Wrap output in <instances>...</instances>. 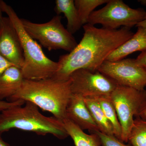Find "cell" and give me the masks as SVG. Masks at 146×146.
I'll use <instances>...</instances> for the list:
<instances>
[{"instance_id":"26","label":"cell","mask_w":146,"mask_h":146,"mask_svg":"<svg viewBox=\"0 0 146 146\" xmlns=\"http://www.w3.org/2000/svg\"><path fill=\"white\" fill-rule=\"evenodd\" d=\"M0 146H10V145L3 140L0 136Z\"/></svg>"},{"instance_id":"20","label":"cell","mask_w":146,"mask_h":146,"mask_svg":"<svg viewBox=\"0 0 146 146\" xmlns=\"http://www.w3.org/2000/svg\"><path fill=\"white\" fill-rule=\"evenodd\" d=\"M94 133H96L99 136L102 146H132L129 144L127 145L125 144L115 136L106 135L100 131H96Z\"/></svg>"},{"instance_id":"28","label":"cell","mask_w":146,"mask_h":146,"mask_svg":"<svg viewBox=\"0 0 146 146\" xmlns=\"http://www.w3.org/2000/svg\"><path fill=\"white\" fill-rule=\"evenodd\" d=\"M142 5L146 6V0H140L138 1Z\"/></svg>"},{"instance_id":"27","label":"cell","mask_w":146,"mask_h":146,"mask_svg":"<svg viewBox=\"0 0 146 146\" xmlns=\"http://www.w3.org/2000/svg\"><path fill=\"white\" fill-rule=\"evenodd\" d=\"M2 11H1V8H0V30H1L2 25L3 18V17L2 14Z\"/></svg>"},{"instance_id":"10","label":"cell","mask_w":146,"mask_h":146,"mask_svg":"<svg viewBox=\"0 0 146 146\" xmlns=\"http://www.w3.org/2000/svg\"><path fill=\"white\" fill-rule=\"evenodd\" d=\"M0 54L21 69L23 65L24 57L21 41L8 17L3 18L0 30Z\"/></svg>"},{"instance_id":"13","label":"cell","mask_w":146,"mask_h":146,"mask_svg":"<svg viewBox=\"0 0 146 146\" xmlns=\"http://www.w3.org/2000/svg\"><path fill=\"white\" fill-rule=\"evenodd\" d=\"M24 79L21 68L13 66L7 69L0 77L1 100L13 96L20 88Z\"/></svg>"},{"instance_id":"11","label":"cell","mask_w":146,"mask_h":146,"mask_svg":"<svg viewBox=\"0 0 146 146\" xmlns=\"http://www.w3.org/2000/svg\"><path fill=\"white\" fill-rule=\"evenodd\" d=\"M66 117L82 130H88L91 133L99 131L80 95L72 94L66 108Z\"/></svg>"},{"instance_id":"9","label":"cell","mask_w":146,"mask_h":146,"mask_svg":"<svg viewBox=\"0 0 146 146\" xmlns=\"http://www.w3.org/2000/svg\"><path fill=\"white\" fill-rule=\"evenodd\" d=\"M72 94L83 97L110 96L118 84L99 71L79 69L70 77Z\"/></svg>"},{"instance_id":"21","label":"cell","mask_w":146,"mask_h":146,"mask_svg":"<svg viewBox=\"0 0 146 146\" xmlns=\"http://www.w3.org/2000/svg\"><path fill=\"white\" fill-rule=\"evenodd\" d=\"M25 102L23 100L9 102L5 101L3 100H0V112L14 106L23 105Z\"/></svg>"},{"instance_id":"17","label":"cell","mask_w":146,"mask_h":146,"mask_svg":"<svg viewBox=\"0 0 146 146\" xmlns=\"http://www.w3.org/2000/svg\"><path fill=\"white\" fill-rule=\"evenodd\" d=\"M95 97L98 102L105 115L113 127L114 136L121 140V127L115 106L110 99V96H102Z\"/></svg>"},{"instance_id":"22","label":"cell","mask_w":146,"mask_h":146,"mask_svg":"<svg viewBox=\"0 0 146 146\" xmlns=\"http://www.w3.org/2000/svg\"><path fill=\"white\" fill-rule=\"evenodd\" d=\"M13 65H15L11 63L1 55L0 54V77L3 74V73L5 72L7 69Z\"/></svg>"},{"instance_id":"5","label":"cell","mask_w":146,"mask_h":146,"mask_svg":"<svg viewBox=\"0 0 146 146\" xmlns=\"http://www.w3.org/2000/svg\"><path fill=\"white\" fill-rule=\"evenodd\" d=\"M61 18L60 15H56L49 22L42 24L23 18L21 21L29 35L49 50L62 49L70 52L78 44L72 35L62 25Z\"/></svg>"},{"instance_id":"19","label":"cell","mask_w":146,"mask_h":146,"mask_svg":"<svg viewBox=\"0 0 146 146\" xmlns=\"http://www.w3.org/2000/svg\"><path fill=\"white\" fill-rule=\"evenodd\" d=\"M109 0H75V5L78 12L82 23L84 25L88 23L91 13L98 7L107 3Z\"/></svg>"},{"instance_id":"7","label":"cell","mask_w":146,"mask_h":146,"mask_svg":"<svg viewBox=\"0 0 146 146\" xmlns=\"http://www.w3.org/2000/svg\"><path fill=\"white\" fill-rule=\"evenodd\" d=\"M146 13L142 9L131 8L121 0H109L104 7L91 13L87 23L100 24L108 29H131L143 20Z\"/></svg>"},{"instance_id":"1","label":"cell","mask_w":146,"mask_h":146,"mask_svg":"<svg viewBox=\"0 0 146 146\" xmlns=\"http://www.w3.org/2000/svg\"><path fill=\"white\" fill-rule=\"evenodd\" d=\"M83 27L82 39L72 52L60 56L58 69L51 78L67 81L79 69L98 71L108 56L134 34L128 28L111 30L88 23Z\"/></svg>"},{"instance_id":"8","label":"cell","mask_w":146,"mask_h":146,"mask_svg":"<svg viewBox=\"0 0 146 146\" xmlns=\"http://www.w3.org/2000/svg\"><path fill=\"white\" fill-rule=\"evenodd\" d=\"M98 71L112 79L118 85L138 90H145L146 87V70L138 65L136 59L105 60Z\"/></svg>"},{"instance_id":"15","label":"cell","mask_w":146,"mask_h":146,"mask_svg":"<svg viewBox=\"0 0 146 146\" xmlns=\"http://www.w3.org/2000/svg\"><path fill=\"white\" fill-rule=\"evenodd\" d=\"M63 123L68 136L72 139L75 146H102L100 139L96 133L87 134L67 118Z\"/></svg>"},{"instance_id":"12","label":"cell","mask_w":146,"mask_h":146,"mask_svg":"<svg viewBox=\"0 0 146 146\" xmlns=\"http://www.w3.org/2000/svg\"><path fill=\"white\" fill-rule=\"evenodd\" d=\"M137 28L136 33L112 52L106 60L117 61L136 52L146 50V29L141 27Z\"/></svg>"},{"instance_id":"18","label":"cell","mask_w":146,"mask_h":146,"mask_svg":"<svg viewBox=\"0 0 146 146\" xmlns=\"http://www.w3.org/2000/svg\"><path fill=\"white\" fill-rule=\"evenodd\" d=\"M128 142L132 146H146V120L135 117Z\"/></svg>"},{"instance_id":"2","label":"cell","mask_w":146,"mask_h":146,"mask_svg":"<svg viewBox=\"0 0 146 146\" xmlns=\"http://www.w3.org/2000/svg\"><path fill=\"white\" fill-rule=\"evenodd\" d=\"M72 95L70 80L61 81L52 78L40 80L24 79L9 102L23 100L33 103L63 123L67 118L66 108Z\"/></svg>"},{"instance_id":"14","label":"cell","mask_w":146,"mask_h":146,"mask_svg":"<svg viewBox=\"0 0 146 146\" xmlns=\"http://www.w3.org/2000/svg\"><path fill=\"white\" fill-rule=\"evenodd\" d=\"M54 10L57 15L63 13L67 20V29L73 35L83 26L73 0H56Z\"/></svg>"},{"instance_id":"23","label":"cell","mask_w":146,"mask_h":146,"mask_svg":"<svg viewBox=\"0 0 146 146\" xmlns=\"http://www.w3.org/2000/svg\"><path fill=\"white\" fill-rule=\"evenodd\" d=\"M137 63L146 70V50L141 52L136 59Z\"/></svg>"},{"instance_id":"6","label":"cell","mask_w":146,"mask_h":146,"mask_svg":"<svg viewBox=\"0 0 146 146\" xmlns=\"http://www.w3.org/2000/svg\"><path fill=\"white\" fill-rule=\"evenodd\" d=\"M110 97L121 127V140L127 143L134 117H138L146 104V90H138L118 85Z\"/></svg>"},{"instance_id":"24","label":"cell","mask_w":146,"mask_h":146,"mask_svg":"<svg viewBox=\"0 0 146 146\" xmlns=\"http://www.w3.org/2000/svg\"><path fill=\"white\" fill-rule=\"evenodd\" d=\"M138 117H140L143 119L146 120V103L141 109L140 113L138 114Z\"/></svg>"},{"instance_id":"3","label":"cell","mask_w":146,"mask_h":146,"mask_svg":"<svg viewBox=\"0 0 146 146\" xmlns=\"http://www.w3.org/2000/svg\"><path fill=\"white\" fill-rule=\"evenodd\" d=\"M25 106L11 108L0 113V136L13 129L34 132L39 135L48 134L59 139L68 135L62 122L54 117H46L33 103L26 102Z\"/></svg>"},{"instance_id":"4","label":"cell","mask_w":146,"mask_h":146,"mask_svg":"<svg viewBox=\"0 0 146 146\" xmlns=\"http://www.w3.org/2000/svg\"><path fill=\"white\" fill-rule=\"evenodd\" d=\"M0 8L10 19L21 41L24 57L21 68L25 79L40 80L52 78L58 69V62L46 56L42 48L29 35L12 7L0 0Z\"/></svg>"},{"instance_id":"16","label":"cell","mask_w":146,"mask_h":146,"mask_svg":"<svg viewBox=\"0 0 146 146\" xmlns=\"http://www.w3.org/2000/svg\"><path fill=\"white\" fill-rule=\"evenodd\" d=\"M83 98L84 102L100 132L106 135L114 136L113 127L103 112L96 97H86Z\"/></svg>"},{"instance_id":"25","label":"cell","mask_w":146,"mask_h":146,"mask_svg":"<svg viewBox=\"0 0 146 146\" xmlns=\"http://www.w3.org/2000/svg\"><path fill=\"white\" fill-rule=\"evenodd\" d=\"M136 27H141L143 28L146 29V13L145 18L143 20L139 23L136 26Z\"/></svg>"},{"instance_id":"29","label":"cell","mask_w":146,"mask_h":146,"mask_svg":"<svg viewBox=\"0 0 146 146\" xmlns=\"http://www.w3.org/2000/svg\"><path fill=\"white\" fill-rule=\"evenodd\" d=\"M0 100H1V98H0Z\"/></svg>"}]
</instances>
